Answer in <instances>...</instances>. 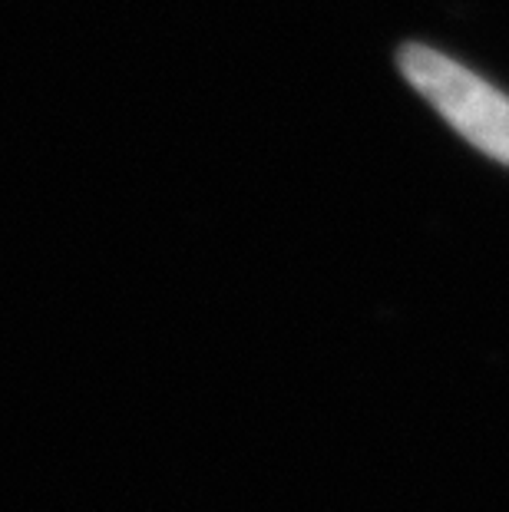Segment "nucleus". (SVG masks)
Masks as SVG:
<instances>
[{
  "mask_svg": "<svg viewBox=\"0 0 509 512\" xmlns=\"http://www.w3.org/2000/svg\"><path fill=\"white\" fill-rule=\"evenodd\" d=\"M400 73L470 146L509 166V96L480 80L440 50L407 43L397 53Z\"/></svg>",
  "mask_w": 509,
  "mask_h": 512,
  "instance_id": "1",
  "label": "nucleus"
}]
</instances>
